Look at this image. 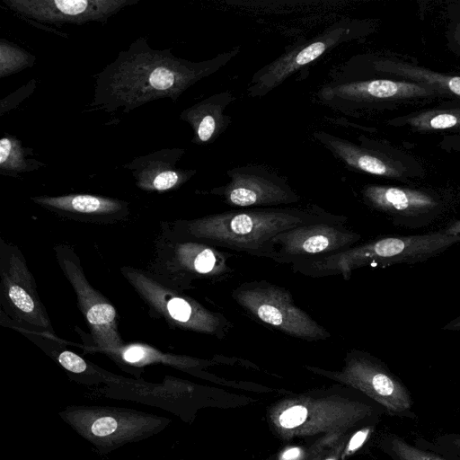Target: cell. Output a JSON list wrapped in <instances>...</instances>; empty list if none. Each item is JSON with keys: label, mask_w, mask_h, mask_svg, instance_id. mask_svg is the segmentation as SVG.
Segmentation results:
<instances>
[{"label": "cell", "mask_w": 460, "mask_h": 460, "mask_svg": "<svg viewBox=\"0 0 460 460\" xmlns=\"http://www.w3.org/2000/svg\"><path fill=\"white\" fill-rule=\"evenodd\" d=\"M348 434H337L315 439L303 460H340L345 449Z\"/></svg>", "instance_id": "obj_22"}, {"label": "cell", "mask_w": 460, "mask_h": 460, "mask_svg": "<svg viewBox=\"0 0 460 460\" xmlns=\"http://www.w3.org/2000/svg\"><path fill=\"white\" fill-rule=\"evenodd\" d=\"M347 221V217L315 204L240 208L192 220L187 232L206 244L265 258L270 240L284 231L309 224Z\"/></svg>", "instance_id": "obj_2"}, {"label": "cell", "mask_w": 460, "mask_h": 460, "mask_svg": "<svg viewBox=\"0 0 460 460\" xmlns=\"http://www.w3.org/2000/svg\"><path fill=\"white\" fill-rule=\"evenodd\" d=\"M229 181L211 190L223 202L233 208H275L296 204L299 194L287 180L260 164L237 166L226 172Z\"/></svg>", "instance_id": "obj_8"}, {"label": "cell", "mask_w": 460, "mask_h": 460, "mask_svg": "<svg viewBox=\"0 0 460 460\" xmlns=\"http://www.w3.org/2000/svg\"><path fill=\"white\" fill-rule=\"evenodd\" d=\"M354 30L350 22H340L313 40L295 45L254 74L248 85V95H265L301 67L354 37Z\"/></svg>", "instance_id": "obj_11"}, {"label": "cell", "mask_w": 460, "mask_h": 460, "mask_svg": "<svg viewBox=\"0 0 460 460\" xmlns=\"http://www.w3.org/2000/svg\"><path fill=\"white\" fill-rule=\"evenodd\" d=\"M20 19L46 28L89 22L105 24L109 19L139 0H2Z\"/></svg>", "instance_id": "obj_10"}, {"label": "cell", "mask_w": 460, "mask_h": 460, "mask_svg": "<svg viewBox=\"0 0 460 460\" xmlns=\"http://www.w3.org/2000/svg\"><path fill=\"white\" fill-rule=\"evenodd\" d=\"M35 202L75 213L110 214L123 208L124 204L117 199L90 194H70L59 197H36Z\"/></svg>", "instance_id": "obj_19"}, {"label": "cell", "mask_w": 460, "mask_h": 460, "mask_svg": "<svg viewBox=\"0 0 460 460\" xmlns=\"http://www.w3.org/2000/svg\"><path fill=\"white\" fill-rule=\"evenodd\" d=\"M363 200L372 208L395 218H419L438 212L439 199L423 190L397 186L368 184Z\"/></svg>", "instance_id": "obj_15"}, {"label": "cell", "mask_w": 460, "mask_h": 460, "mask_svg": "<svg viewBox=\"0 0 460 460\" xmlns=\"http://www.w3.org/2000/svg\"><path fill=\"white\" fill-rule=\"evenodd\" d=\"M388 125L409 127L421 131H456L460 133V107L425 110L390 119Z\"/></svg>", "instance_id": "obj_18"}, {"label": "cell", "mask_w": 460, "mask_h": 460, "mask_svg": "<svg viewBox=\"0 0 460 460\" xmlns=\"http://www.w3.org/2000/svg\"><path fill=\"white\" fill-rule=\"evenodd\" d=\"M10 299L13 305L24 313H32L35 304L32 298L22 288L17 286L10 287L8 290Z\"/></svg>", "instance_id": "obj_26"}, {"label": "cell", "mask_w": 460, "mask_h": 460, "mask_svg": "<svg viewBox=\"0 0 460 460\" xmlns=\"http://www.w3.org/2000/svg\"><path fill=\"white\" fill-rule=\"evenodd\" d=\"M240 47L216 57L192 62L175 57L170 49H154L139 37L97 75L89 108L127 114L140 106L178 98L197 82L217 72L239 52Z\"/></svg>", "instance_id": "obj_1"}, {"label": "cell", "mask_w": 460, "mask_h": 460, "mask_svg": "<svg viewBox=\"0 0 460 460\" xmlns=\"http://www.w3.org/2000/svg\"><path fill=\"white\" fill-rule=\"evenodd\" d=\"M361 240V234L341 223H316L297 226L274 236L265 258L277 263L325 256L346 250Z\"/></svg>", "instance_id": "obj_9"}, {"label": "cell", "mask_w": 460, "mask_h": 460, "mask_svg": "<svg viewBox=\"0 0 460 460\" xmlns=\"http://www.w3.org/2000/svg\"><path fill=\"white\" fill-rule=\"evenodd\" d=\"M438 93L420 83L407 80L373 79L326 86L322 95L326 101L374 103L434 96Z\"/></svg>", "instance_id": "obj_12"}, {"label": "cell", "mask_w": 460, "mask_h": 460, "mask_svg": "<svg viewBox=\"0 0 460 460\" xmlns=\"http://www.w3.org/2000/svg\"><path fill=\"white\" fill-rule=\"evenodd\" d=\"M184 148H163L135 157L123 165L131 172L137 187L149 191H166L179 188L196 174V170L177 166Z\"/></svg>", "instance_id": "obj_13"}, {"label": "cell", "mask_w": 460, "mask_h": 460, "mask_svg": "<svg viewBox=\"0 0 460 460\" xmlns=\"http://www.w3.org/2000/svg\"><path fill=\"white\" fill-rule=\"evenodd\" d=\"M357 393L341 385L286 396L268 409V424L283 440L349 433L374 412Z\"/></svg>", "instance_id": "obj_3"}, {"label": "cell", "mask_w": 460, "mask_h": 460, "mask_svg": "<svg viewBox=\"0 0 460 460\" xmlns=\"http://www.w3.org/2000/svg\"><path fill=\"white\" fill-rule=\"evenodd\" d=\"M440 146L447 150L460 152V133L445 136L440 142Z\"/></svg>", "instance_id": "obj_30"}, {"label": "cell", "mask_w": 460, "mask_h": 460, "mask_svg": "<svg viewBox=\"0 0 460 460\" xmlns=\"http://www.w3.org/2000/svg\"><path fill=\"white\" fill-rule=\"evenodd\" d=\"M370 433V428L365 427L354 432L348 440L342 456H349L358 450L366 441Z\"/></svg>", "instance_id": "obj_28"}, {"label": "cell", "mask_w": 460, "mask_h": 460, "mask_svg": "<svg viewBox=\"0 0 460 460\" xmlns=\"http://www.w3.org/2000/svg\"><path fill=\"white\" fill-rule=\"evenodd\" d=\"M58 362L66 370L80 374L87 369L86 362L78 355L71 351H63L58 356Z\"/></svg>", "instance_id": "obj_27"}, {"label": "cell", "mask_w": 460, "mask_h": 460, "mask_svg": "<svg viewBox=\"0 0 460 460\" xmlns=\"http://www.w3.org/2000/svg\"><path fill=\"white\" fill-rule=\"evenodd\" d=\"M59 415L102 453L146 438L170 421L132 409L111 407L72 406Z\"/></svg>", "instance_id": "obj_6"}, {"label": "cell", "mask_w": 460, "mask_h": 460, "mask_svg": "<svg viewBox=\"0 0 460 460\" xmlns=\"http://www.w3.org/2000/svg\"><path fill=\"white\" fill-rule=\"evenodd\" d=\"M36 85L37 81L35 79H31L15 92L3 98L0 101V117L15 109L22 101L31 95L37 87Z\"/></svg>", "instance_id": "obj_24"}, {"label": "cell", "mask_w": 460, "mask_h": 460, "mask_svg": "<svg viewBox=\"0 0 460 460\" xmlns=\"http://www.w3.org/2000/svg\"><path fill=\"white\" fill-rule=\"evenodd\" d=\"M456 38L460 40V21L455 32Z\"/></svg>", "instance_id": "obj_32"}, {"label": "cell", "mask_w": 460, "mask_h": 460, "mask_svg": "<svg viewBox=\"0 0 460 460\" xmlns=\"http://www.w3.org/2000/svg\"><path fill=\"white\" fill-rule=\"evenodd\" d=\"M36 57L17 44L0 40V79L31 67Z\"/></svg>", "instance_id": "obj_21"}, {"label": "cell", "mask_w": 460, "mask_h": 460, "mask_svg": "<svg viewBox=\"0 0 460 460\" xmlns=\"http://www.w3.org/2000/svg\"><path fill=\"white\" fill-rule=\"evenodd\" d=\"M146 355V350L143 347L131 346L123 351L122 358L128 363H138L145 360Z\"/></svg>", "instance_id": "obj_29"}, {"label": "cell", "mask_w": 460, "mask_h": 460, "mask_svg": "<svg viewBox=\"0 0 460 460\" xmlns=\"http://www.w3.org/2000/svg\"><path fill=\"white\" fill-rule=\"evenodd\" d=\"M115 317V310L109 304H99L87 312V319L92 325H104L111 323Z\"/></svg>", "instance_id": "obj_25"}, {"label": "cell", "mask_w": 460, "mask_h": 460, "mask_svg": "<svg viewBox=\"0 0 460 460\" xmlns=\"http://www.w3.org/2000/svg\"><path fill=\"white\" fill-rule=\"evenodd\" d=\"M234 99L230 92L217 93L181 111L180 119L187 122L193 131V144H210L226 129L231 118L225 114V111Z\"/></svg>", "instance_id": "obj_16"}, {"label": "cell", "mask_w": 460, "mask_h": 460, "mask_svg": "<svg viewBox=\"0 0 460 460\" xmlns=\"http://www.w3.org/2000/svg\"><path fill=\"white\" fill-rule=\"evenodd\" d=\"M374 66L378 72L424 84L438 93L460 98V76L458 75H446L411 63L389 58L376 61Z\"/></svg>", "instance_id": "obj_17"}, {"label": "cell", "mask_w": 460, "mask_h": 460, "mask_svg": "<svg viewBox=\"0 0 460 460\" xmlns=\"http://www.w3.org/2000/svg\"><path fill=\"white\" fill-rule=\"evenodd\" d=\"M33 149L24 147L15 136L4 133L0 140V173L17 176L44 167L42 162L31 158Z\"/></svg>", "instance_id": "obj_20"}, {"label": "cell", "mask_w": 460, "mask_h": 460, "mask_svg": "<svg viewBox=\"0 0 460 460\" xmlns=\"http://www.w3.org/2000/svg\"><path fill=\"white\" fill-rule=\"evenodd\" d=\"M233 299L261 323L288 336L325 341L331 332L298 306L289 290L267 280L246 281L232 291Z\"/></svg>", "instance_id": "obj_5"}, {"label": "cell", "mask_w": 460, "mask_h": 460, "mask_svg": "<svg viewBox=\"0 0 460 460\" xmlns=\"http://www.w3.org/2000/svg\"><path fill=\"white\" fill-rule=\"evenodd\" d=\"M314 137L344 164L354 170L391 179H402L408 173L401 161L372 147L363 137H359L361 144H355L324 131L314 133Z\"/></svg>", "instance_id": "obj_14"}, {"label": "cell", "mask_w": 460, "mask_h": 460, "mask_svg": "<svg viewBox=\"0 0 460 460\" xmlns=\"http://www.w3.org/2000/svg\"><path fill=\"white\" fill-rule=\"evenodd\" d=\"M390 446L398 460H442L408 445L399 438L391 439Z\"/></svg>", "instance_id": "obj_23"}, {"label": "cell", "mask_w": 460, "mask_h": 460, "mask_svg": "<svg viewBox=\"0 0 460 460\" xmlns=\"http://www.w3.org/2000/svg\"><path fill=\"white\" fill-rule=\"evenodd\" d=\"M460 243V234L444 232L387 236L355 244L325 256L292 262L294 273L310 278L341 276L349 280L354 270L368 265L414 263L437 256Z\"/></svg>", "instance_id": "obj_4"}, {"label": "cell", "mask_w": 460, "mask_h": 460, "mask_svg": "<svg viewBox=\"0 0 460 460\" xmlns=\"http://www.w3.org/2000/svg\"><path fill=\"white\" fill-rule=\"evenodd\" d=\"M444 330L460 331V316L455 318L443 327Z\"/></svg>", "instance_id": "obj_31"}, {"label": "cell", "mask_w": 460, "mask_h": 460, "mask_svg": "<svg viewBox=\"0 0 460 460\" xmlns=\"http://www.w3.org/2000/svg\"><path fill=\"white\" fill-rule=\"evenodd\" d=\"M343 362L340 370H326L307 365L305 368L358 391L391 413L402 412L411 408V400L407 390L371 355L350 349Z\"/></svg>", "instance_id": "obj_7"}]
</instances>
